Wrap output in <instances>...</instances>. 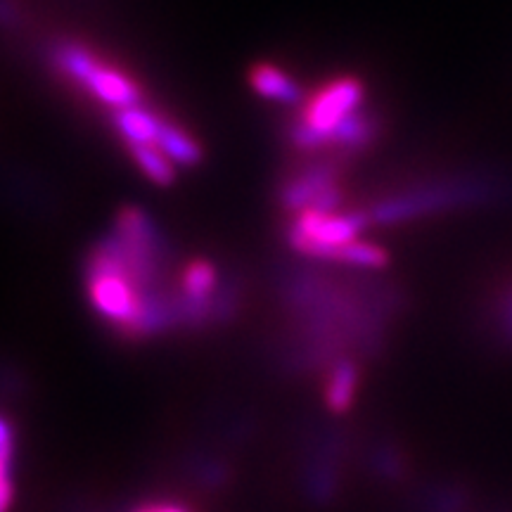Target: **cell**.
Returning <instances> with one entry per match:
<instances>
[{
    "mask_svg": "<svg viewBox=\"0 0 512 512\" xmlns=\"http://www.w3.org/2000/svg\"><path fill=\"white\" fill-rule=\"evenodd\" d=\"M491 185L484 181H465V178H456V181H437L420 185V188H411L399 195L382 197L375 204H370L366 211L370 226L373 223H396L408 221L415 216L430 214V211L439 209H456V207H470L484 200L489 195Z\"/></svg>",
    "mask_w": 512,
    "mask_h": 512,
    "instance_id": "3",
    "label": "cell"
},
{
    "mask_svg": "<svg viewBox=\"0 0 512 512\" xmlns=\"http://www.w3.org/2000/svg\"><path fill=\"white\" fill-rule=\"evenodd\" d=\"M366 107V88L358 76H335L306 95L297 117L287 124V143L299 155H330L337 131Z\"/></svg>",
    "mask_w": 512,
    "mask_h": 512,
    "instance_id": "2",
    "label": "cell"
},
{
    "mask_svg": "<svg viewBox=\"0 0 512 512\" xmlns=\"http://www.w3.org/2000/svg\"><path fill=\"white\" fill-rule=\"evenodd\" d=\"M126 152L131 155L133 164L155 185H162L164 188V185L174 183L178 166L157 145H131L126 147Z\"/></svg>",
    "mask_w": 512,
    "mask_h": 512,
    "instance_id": "8",
    "label": "cell"
},
{
    "mask_svg": "<svg viewBox=\"0 0 512 512\" xmlns=\"http://www.w3.org/2000/svg\"><path fill=\"white\" fill-rule=\"evenodd\" d=\"M138 512H188V510L178 508V505H147V508Z\"/></svg>",
    "mask_w": 512,
    "mask_h": 512,
    "instance_id": "11",
    "label": "cell"
},
{
    "mask_svg": "<svg viewBox=\"0 0 512 512\" xmlns=\"http://www.w3.org/2000/svg\"><path fill=\"white\" fill-rule=\"evenodd\" d=\"M356 384H358V373L354 366L344 363V366H339L335 370V375H332V380L328 384V392H325L332 411H347L351 399H354Z\"/></svg>",
    "mask_w": 512,
    "mask_h": 512,
    "instance_id": "9",
    "label": "cell"
},
{
    "mask_svg": "<svg viewBox=\"0 0 512 512\" xmlns=\"http://www.w3.org/2000/svg\"><path fill=\"white\" fill-rule=\"evenodd\" d=\"M280 204L292 214L344 209L342 166L332 159L299 166L280 185Z\"/></svg>",
    "mask_w": 512,
    "mask_h": 512,
    "instance_id": "4",
    "label": "cell"
},
{
    "mask_svg": "<svg viewBox=\"0 0 512 512\" xmlns=\"http://www.w3.org/2000/svg\"><path fill=\"white\" fill-rule=\"evenodd\" d=\"M110 119L114 133H117V138L124 143V147L157 145V138L159 133H162V126L166 121L164 114H157L145 105L110 112Z\"/></svg>",
    "mask_w": 512,
    "mask_h": 512,
    "instance_id": "5",
    "label": "cell"
},
{
    "mask_svg": "<svg viewBox=\"0 0 512 512\" xmlns=\"http://www.w3.org/2000/svg\"><path fill=\"white\" fill-rule=\"evenodd\" d=\"M55 74L72 83L76 91L110 112L143 105V88L124 67L76 38H60L50 48Z\"/></svg>",
    "mask_w": 512,
    "mask_h": 512,
    "instance_id": "1",
    "label": "cell"
},
{
    "mask_svg": "<svg viewBox=\"0 0 512 512\" xmlns=\"http://www.w3.org/2000/svg\"><path fill=\"white\" fill-rule=\"evenodd\" d=\"M249 83L261 98L280 102V105H302L306 98L302 86L283 67L271 62L254 64L252 72H249Z\"/></svg>",
    "mask_w": 512,
    "mask_h": 512,
    "instance_id": "6",
    "label": "cell"
},
{
    "mask_svg": "<svg viewBox=\"0 0 512 512\" xmlns=\"http://www.w3.org/2000/svg\"><path fill=\"white\" fill-rule=\"evenodd\" d=\"M157 147L176 166H195L202 159V145L197 143V138L192 136L188 128L169 117L164 121L162 133H159Z\"/></svg>",
    "mask_w": 512,
    "mask_h": 512,
    "instance_id": "7",
    "label": "cell"
},
{
    "mask_svg": "<svg viewBox=\"0 0 512 512\" xmlns=\"http://www.w3.org/2000/svg\"><path fill=\"white\" fill-rule=\"evenodd\" d=\"M503 330H505V335L512 339V292L503 304Z\"/></svg>",
    "mask_w": 512,
    "mask_h": 512,
    "instance_id": "10",
    "label": "cell"
}]
</instances>
